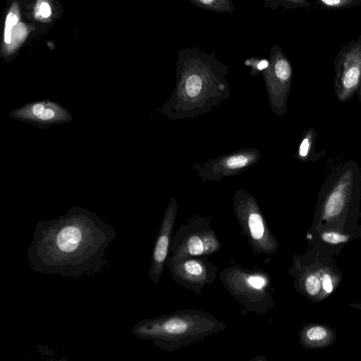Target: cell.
<instances>
[{"mask_svg": "<svg viewBox=\"0 0 361 361\" xmlns=\"http://www.w3.org/2000/svg\"><path fill=\"white\" fill-rule=\"evenodd\" d=\"M117 234L97 214L73 207L56 219L37 221L27 251L35 272L79 279L109 265L106 250Z\"/></svg>", "mask_w": 361, "mask_h": 361, "instance_id": "obj_1", "label": "cell"}, {"mask_svg": "<svg viewBox=\"0 0 361 361\" xmlns=\"http://www.w3.org/2000/svg\"><path fill=\"white\" fill-rule=\"evenodd\" d=\"M226 324L200 310H176L154 318L142 319L131 332L140 340L152 341L161 350L172 352L224 331Z\"/></svg>", "mask_w": 361, "mask_h": 361, "instance_id": "obj_2", "label": "cell"}, {"mask_svg": "<svg viewBox=\"0 0 361 361\" xmlns=\"http://www.w3.org/2000/svg\"><path fill=\"white\" fill-rule=\"evenodd\" d=\"M219 279L245 310L266 315L274 307V287L270 275L264 270L233 264L222 270Z\"/></svg>", "mask_w": 361, "mask_h": 361, "instance_id": "obj_3", "label": "cell"}, {"mask_svg": "<svg viewBox=\"0 0 361 361\" xmlns=\"http://www.w3.org/2000/svg\"><path fill=\"white\" fill-rule=\"evenodd\" d=\"M221 244L209 221L193 218L181 225L173 235L166 262L190 257H209L216 253Z\"/></svg>", "mask_w": 361, "mask_h": 361, "instance_id": "obj_4", "label": "cell"}, {"mask_svg": "<svg viewBox=\"0 0 361 361\" xmlns=\"http://www.w3.org/2000/svg\"><path fill=\"white\" fill-rule=\"evenodd\" d=\"M333 63L335 94L344 103L357 93L361 83V35L341 47Z\"/></svg>", "mask_w": 361, "mask_h": 361, "instance_id": "obj_5", "label": "cell"}, {"mask_svg": "<svg viewBox=\"0 0 361 361\" xmlns=\"http://www.w3.org/2000/svg\"><path fill=\"white\" fill-rule=\"evenodd\" d=\"M235 214L241 227L240 234L247 238L252 254L261 255L276 253L279 243L256 204L252 202L239 204Z\"/></svg>", "mask_w": 361, "mask_h": 361, "instance_id": "obj_6", "label": "cell"}, {"mask_svg": "<svg viewBox=\"0 0 361 361\" xmlns=\"http://www.w3.org/2000/svg\"><path fill=\"white\" fill-rule=\"evenodd\" d=\"M166 267L174 282L197 295H201L204 288L215 281L219 271V267L208 261V257L166 262Z\"/></svg>", "mask_w": 361, "mask_h": 361, "instance_id": "obj_7", "label": "cell"}, {"mask_svg": "<svg viewBox=\"0 0 361 361\" xmlns=\"http://www.w3.org/2000/svg\"><path fill=\"white\" fill-rule=\"evenodd\" d=\"M10 116L40 128H47L73 120V116L68 109L47 99L26 104L11 112Z\"/></svg>", "mask_w": 361, "mask_h": 361, "instance_id": "obj_8", "label": "cell"}, {"mask_svg": "<svg viewBox=\"0 0 361 361\" xmlns=\"http://www.w3.org/2000/svg\"><path fill=\"white\" fill-rule=\"evenodd\" d=\"M176 217V207L173 202L167 207L156 236L147 275L154 285H157L162 276L169 255V250Z\"/></svg>", "mask_w": 361, "mask_h": 361, "instance_id": "obj_9", "label": "cell"}, {"mask_svg": "<svg viewBox=\"0 0 361 361\" xmlns=\"http://www.w3.org/2000/svg\"><path fill=\"white\" fill-rule=\"evenodd\" d=\"M318 133L314 128H309L304 131L300 141L298 155L302 161H316L325 155V151L317 152Z\"/></svg>", "mask_w": 361, "mask_h": 361, "instance_id": "obj_10", "label": "cell"}, {"mask_svg": "<svg viewBox=\"0 0 361 361\" xmlns=\"http://www.w3.org/2000/svg\"><path fill=\"white\" fill-rule=\"evenodd\" d=\"M194 6L216 13H232L235 11L231 0H188Z\"/></svg>", "mask_w": 361, "mask_h": 361, "instance_id": "obj_11", "label": "cell"}, {"mask_svg": "<svg viewBox=\"0 0 361 361\" xmlns=\"http://www.w3.org/2000/svg\"><path fill=\"white\" fill-rule=\"evenodd\" d=\"M264 5L272 10L283 8L289 10L293 8H307L311 6L307 0H263Z\"/></svg>", "mask_w": 361, "mask_h": 361, "instance_id": "obj_12", "label": "cell"}, {"mask_svg": "<svg viewBox=\"0 0 361 361\" xmlns=\"http://www.w3.org/2000/svg\"><path fill=\"white\" fill-rule=\"evenodd\" d=\"M328 331L323 326H312L302 333L301 338L305 343L319 342L326 339Z\"/></svg>", "mask_w": 361, "mask_h": 361, "instance_id": "obj_13", "label": "cell"}, {"mask_svg": "<svg viewBox=\"0 0 361 361\" xmlns=\"http://www.w3.org/2000/svg\"><path fill=\"white\" fill-rule=\"evenodd\" d=\"M319 5L325 8L345 9L357 6L361 0H317Z\"/></svg>", "mask_w": 361, "mask_h": 361, "instance_id": "obj_14", "label": "cell"}, {"mask_svg": "<svg viewBox=\"0 0 361 361\" xmlns=\"http://www.w3.org/2000/svg\"><path fill=\"white\" fill-rule=\"evenodd\" d=\"M18 13L17 12L10 11L6 18L5 27H4V43L9 44L11 42V29L17 25L18 21Z\"/></svg>", "mask_w": 361, "mask_h": 361, "instance_id": "obj_15", "label": "cell"}, {"mask_svg": "<svg viewBox=\"0 0 361 361\" xmlns=\"http://www.w3.org/2000/svg\"><path fill=\"white\" fill-rule=\"evenodd\" d=\"M305 288L310 295H316L321 288V282L317 276L309 275L305 280Z\"/></svg>", "mask_w": 361, "mask_h": 361, "instance_id": "obj_16", "label": "cell"}, {"mask_svg": "<svg viewBox=\"0 0 361 361\" xmlns=\"http://www.w3.org/2000/svg\"><path fill=\"white\" fill-rule=\"evenodd\" d=\"M322 237L325 242L331 244L345 243L348 240V236L334 231L325 232Z\"/></svg>", "mask_w": 361, "mask_h": 361, "instance_id": "obj_17", "label": "cell"}, {"mask_svg": "<svg viewBox=\"0 0 361 361\" xmlns=\"http://www.w3.org/2000/svg\"><path fill=\"white\" fill-rule=\"evenodd\" d=\"M248 162V159L244 155H235L231 157L226 161L229 168L237 169L245 166Z\"/></svg>", "mask_w": 361, "mask_h": 361, "instance_id": "obj_18", "label": "cell"}, {"mask_svg": "<svg viewBox=\"0 0 361 361\" xmlns=\"http://www.w3.org/2000/svg\"><path fill=\"white\" fill-rule=\"evenodd\" d=\"M37 7L36 9V12L38 13L39 16H40L42 18H48L51 15V8L49 4L45 1H41L40 3H37Z\"/></svg>", "mask_w": 361, "mask_h": 361, "instance_id": "obj_19", "label": "cell"}, {"mask_svg": "<svg viewBox=\"0 0 361 361\" xmlns=\"http://www.w3.org/2000/svg\"><path fill=\"white\" fill-rule=\"evenodd\" d=\"M322 281L323 288L325 290V291L327 293H331V291L333 290V286H332L331 279L330 276L327 274H324L322 276Z\"/></svg>", "mask_w": 361, "mask_h": 361, "instance_id": "obj_20", "label": "cell"}, {"mask_svg": "<svg viewBox=\"0 0 361 361\" xmlns=\"http://www.w3.org/2000/svg\"><path fill=\"white\" fill-rule=\"evenodd\" d=\"M357 99L360 102H361V83H360L359 90L357 92Z\"/></svg>", "mask_w": 361, "mask_h": 361, "instance_id": "obj_21", "label": "cell"}]
</instances>
